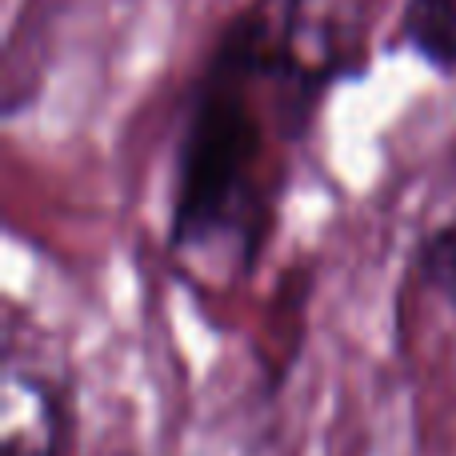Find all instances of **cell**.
I'll return each mask as SVG.
<instances>
[{
	"label": "cell",
	"instance_id": "4",
	"mask_svg": "<svg viewBox=\"0 0 456 456\" xmlns=\"http://www.w3.org/2000/svg\"><path fill=\"white\" fill-rule=\"evenodd\" d=\"M417 273L444 305L456 308V221L433 228L417 244Z\"/></svg>",
	"mask_w": 456,
	"mask_h": 456
},
{
	"label": "cell",
	"instance_id": "3",
	"mask_svg": "<svg viewBox=\"0 0 456 456\" xmlns=\"http://www.w3.org/2000/svg\"><path fill=\"white\" fill-rule=\"evenodd\" d=\"M401 37L436 72H456V0H404Z\"/></svg>",
	"mask_w": 456,
	"mask_h": 456
},
{
	"label": "cell",
	"instance_id": "2",
	"mask_svg": "<svg viewBox=\"0 0 456 456\" xmlns=\"http://www.w3.org/2000/svg\"><path fill=\"white\" fill-rule=\"evenodd\" d=\"M69 404L45 372L8 369L0 393V456H64Z\"/></svg>",
	"mask_w": 456,
	"mask_h": 456
},
{
	"label": "cell",
	"instance_id": "1",
	"mask_svg": "<svg viewBox=\"0 0 456 456\" xmlns=\"http://www.w3.org/2000/svg\"><path fill=\"white\" fill-rule=\"evenodd\" d=\"M256 80L221 48L197 88L176 168L173 240L184 252L248 260L268 224V128L252 104Z\"/></svg>",
	"mask_w": 456,
	"mask_h": 456
}]
</instances>
